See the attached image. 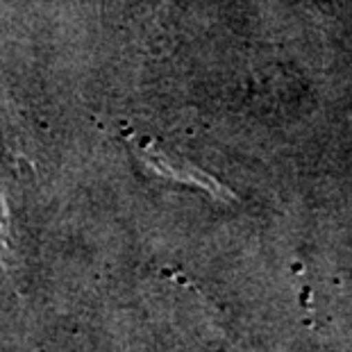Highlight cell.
<instances>
[{
    "mask_svg": "<svg viewBox=\"0 0 352 352\" xmlns=\"http://www.w3.org/2000/svg\"><path fill=\"white\" fill-rule=\"evenodd\" d=\"M132 148L141 160V164H144L151 173L160 175V177H166V179H175V182L200 186V189L209 191L216 198H232L230 191L223 189L214 177H209V175L202 173V170L193 168L191 164H179L177 160H170V157L164 151H160L153 141H134L132 139Z\"/></svg>",
    "mask_w": 352,
    "mask_h": 352,
    "instance_id": "6da1fadb",
    "label": "cell"
}]
</instances>
